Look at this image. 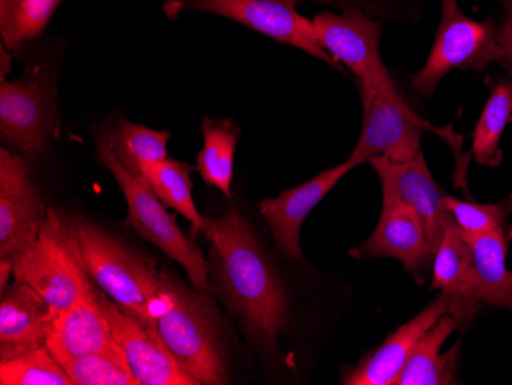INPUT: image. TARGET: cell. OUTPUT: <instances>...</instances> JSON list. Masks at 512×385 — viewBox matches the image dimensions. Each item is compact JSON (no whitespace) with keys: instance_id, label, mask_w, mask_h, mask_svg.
Returning a JSON list of instances; mask_svg holds the SVG:
<instances>
[{"instance_id":"1","label":"cell","mask_w":512,"mask_h":385,"mask_svg":"<svg viewBox=\"0 0 512 385\" xmlns=\"http://www.w3.org/2000/svg\"><path fill=\"white\" fill-rule=\"evenodd\" d=\"M211 241V275L221 298L240 321L247 338L263 352L275 353L289 324V300L249 221L237 208L206 218Z\"/></svg>"},{"instance_id":"2","label":"cell","mask_w":512,"mask_h":385,"mask_svg":"<svg viewBox=\"0 0 512 385\" xmlns=\"http://www.w3.org/2000/svg\"><path fill=\"white\" fill-rule=\"evenodd\" d=\"M92 283L140 323L152 326L163 309L168 272L86 220L69 223Z\"/></svg>"},{"instance_id":"3","label":"cell","mask_w":512,"mask_h":385,"mask_svg":"<svg viewBox=\"0 0 512 385\" xmlns=\"http://www.w3.org/2000/svg\"><path fill=\"white\" fill-rule=\"evenodd\" d=\"M151 327L198 385L229 382L220 315L207 293L189 289L168 274L163 309Z\"/></svg>"},{"instance_id":"4","label":"cell","mask_w":512,"mask_h":385,"mask_svg":"<svg viewBox=\"0 0 512 385\" xmlns=\"http://www.w3.org/2000/svg\"><path fill=\"white\" fill-rule=\"evenodd\" d=\"M14 280L33 287L56 312L71 309L96 290L71 226L46 209L36 240L11 258Z\"/></svg>"},{"instance_id":"5","label":"cell","mask_w":512,"mask_h":385,"mask_svg":"<svg viewBox=\"0 0 512 385\" xmlns=\"http://www.w3.org/2000/svg\"><path fill=\"white\" fill-rule=\"evenodd\" d=\"M96 152L99 162L111 171L125 195L128 205L125 226L134 229L140 237L155 244L171 260L181 264L188 272L194 289L203 293L211 292V263L204 258L197 243L178 228L174 215L166 211L163 201L155 195L151 186L122 165L103 132L97 135Z\"/></svg>"},{"instance_id":"6","label":"cell","mask_w":512,"mask_h":385,"mask_svg":"<svg viewBox=\"0 0 512 385\" xmlns=\"http://www.w3.org/2000/svg\"><path fill=\"white\" fill-rule=\"evenodd\" d=\"M361 93L364 122L358 143L348 160L355 166L373 157H384L394 162H407L421 152L425 129L437 132L454 146L459 155L460 139L453 128H434L417 116L402 94H391L373 83L358 82Z\"/></svg>"},{"instance_id":"7","label":"cell","mask_w":512,"mask_h":385,"mask_svg":"<svg viewBox=\"0 0 512 385\" xmlns=\"http://www.w3.org/2000/svg\"><path fill=\"white\" fill-rule=\"evenodd\" d=\"M502 62L493 22H477L460 11L457 0H442V19L427 63L411 77V88L430 97L451 70L483 71Z\"/></svg>"},{"instance_id":"8","label":"cell","mask_w":512,"mask_h":385,"mask_svg":"<svg viewBox=\"0 0 512 385\" xmlns=\"http://www.w3.org/2000/svg\"><path fill=\"white\" fill-rule=\"evenodd\" d=\"M296 5L295 0H168L165 13L175 17L195 11L226 17L342 71V66L319 45L312 20L302 16Z\"/></svg>"},{"instance_id":"9","label":"cell","mask_w":512,"mask_h":385,"mask_svg":"<svg viewBox=\"0 0 512 385\" xmlns=\"http://www.w3.org/2000/svg\"><path fill=\"white\" fill-rule=\"evenodd\" d=\"M57 126L54 79L42 68L27 77L0 83V134L19 154L39 157Z\"/></svg>"},{"instance_id":"10","label":"cell","mask_w":512,"mask_h":385,"mask_svg":"<svg viewBox=\"0 0 512 385\" xmlns=\"http://www.w3.org/2000/svg\"><path fill=\"white\" fill-rule=\"evenodd\" d=\"M312 24L319 45L339 66H347L358 82L401 94L379 51L382 27L378 20L359 10L322 11L313 17Z\"/></svg>"},{"instance_id":"11","label":"cell","mask_w":512,"mask_h":385,"mask_svg":"<svg viewBox=\"0 0 512 385\" xmlns=\"http://www.w3.org/2000/svg\"><path fill=\"white\" fill-rule=\"evenodd\" d=\"M46 209L22 154L0 151V260L27 249L42 228Z\"/></svg>"},{"instance_id":"12","label":"cell","mask_w":512,"mask_h":385,"mask_svg":"<svg viewBox=\"0 0 512 385\" xmlns=\"http://www.w3.org/2000/svg\"><path fill=\"white\" fill-rule=\"evenodd\" d=\"M100 303L138 385H198L184 372L152 327L140 323L99 289Z\"/></svg>"},{"instance_id":"13","label":"cell","mask_w":512,"mask_h":385,"mask_svg":"<svg viewBox=\"0 0 512 385\" xmlns=\"http://www.w3.org/2000/svg\"><path fill=\"white\" fill-rule=\"evenodd\" d=\"M350 254L356 260L390 257L401 261L404 269L419 284H424L425 275L433 269L436 255L417 212L402 201L388 197H384L375 232L361 246L352 249Z\"/></svg>"},{"instance_id":"14","label":"cell","mask_w":512,"mask_h":385,"mask_svg":"<svg viewBox=\"0 0 512 385\" xmlns=\"http://www.w3.org/2000/svg\"><path fill=\"white\" fill-rule=\"evenodd\" d=\"M367 163L378 174L384 197L402 201L421 217L431 249L436 254L445 228L453 218L444 205L447 195L431 175L424 154L419 152L407 162L373 157Z\"/></svg>"},{"instance_id":"15","label":"cell","mask_w":512,"mask_h":385,"mask_svg":"<svg viewBox=\"0 0 512 385\" xmlns=\"http://www.w3.org/2000/svg\"><path fill=\"white\" fill-rule=\"evenodd\" d=\"M355 168L356 166L347 158L341 165L325 169L307 183L287 189L278 197L261 201L258 209L269 224V228L272 229L278 252L293 260L306 263L302 254L301 241H299L302 223L321 203L322 198Z\"/></svg>"},{"instance_id":"16","label":"cell","mask_w":512,"mask_h":385,"mask_svg":"<svg viewBox=\"0 0 512 385\" xmlns=\"http://www.w3.org/2000/svg\"><path fill=\"white\" fill-rule=\"evenodd\" d=\"M56 315V310L33 287L14 280L0 298V359L46 346Z\"/></svg>"},{"instance_id":"17","label":"cell","mask_w":512,"mask_h":385,"mask_svg":"<svg viewBox=\"0 0 512 385\" xmlns=\"http://www.w3.org/2000/svg\"><path fill=\"white\" fill-rule=\"evenodd\" d=\"M448 313V303L442 295L425 307L413 320L399 327L384 343L365 356L352 370L344 375L345 385H394L411 353L416 349L425 332Z\"/></svg>"},{"instance_id":"18","label":"cell","mask_w":512,"mask_h":385,"mask_svg":"<svg viewBox=\"0 0 512 385\" xmlns=\"http://www.w3.org/2000/svg\"><path fill=\"white\" fill-rule=\"evenodd\" d=\"M471 269V244L451 220L434 255L431 289H439L440 295L447 300L448 313L457 321V327L470 323L480 307L474 297Z\"/></svg>"},{"instance_id":"19","label":"cell","mask_w":512,"mask_h":385,"mask_svg":"<svg viewBox=\"0 0 512 385\" xmlns=\"http://www.w3.org/2000/svg\"><path fill=\"white\" fill-rule=\"evenodd\" d=\"M46 347L59 362L117 347L100 303L99 287L71 309L57 312Z\"/></svg>"},{"instance_id":"20","label":"cell","mask_w":512,"mask_h":385,"mask_svg":"<svg viewBox=\"0 0 512 385\" xmlns=\"http://www.w3.org/2000/svg\"><path fill=\"white\" fill-rule=\"evenodd\" d=\"M465 238L473 249L471 280L477 303L512 310V272L506 267V232H486Z\"/></svg>"},{"instance_id":"21","label":"cell","mask_w":512,"mask_h":385,"mask_svg":"<svg viewBox=\"0 0 512 385\" xmlns=\"http://www.w3.org/2000/svg\"><path fill=\"white\" fill-rule=\"evenodd\" d=\"M456 327L457 321L445 313L428 332H425L405 364L398 385L457 384L460 344L457 343L445 355L440 353V349Z\"/></svg>"},{"instance_id":"22","label":"cell","mask_w":512,"mask_h":385,"mask_svg":"<svg viewBox=\"0 0 512 385\" xmlns=\"http://www.w3.org/2000/svg\"><path fill=\"white\" fill-rule=\"evenodd\" d=\"M203 148L197 157L195 171L207 186L217 188L226 198H232L235 152L241 129L234 120L204 117L201 122Z\"/></svg>"},{"instance_id":"23","label":"cell","mask_w":512,"mask_h":385,"mask_svg":"<svg viewBox=\"0 0 512 385\" xmlns=\"http://www.w3.org/2000/svg\"><path fill=\"white\" fill-rule=\"evenodd\" d=\"M192 171H195L194 166L168 157L145 166L140 177L151 186L155 195L163 201V205L174 209L191 223V235L195 238L203 231L206 218L201 217L195 206Z\"/></svg>"},{"instance_id":"24","label":"cell","mask_w":512,"mask_h":385,"mask_svg":"<svg viewBox=\"0 0 512 385\" xmlns=\"http://www.w3.org/2000/svg\"><path fill=\"white\" fill-rule=\"evenodd\" d=\"M103 134L122 165L138 177L145 166L168 158L169 131H157L120 117Z\"/></svg>"},{"instance_id":"25","label":"cell","mask_w":512,"mask_h":385,"mask_svg":"<svg viewBox=\"0 0 512 385\" xmlns=\"http://www.w3.org/2000/svg\"><path fill=\"white\" fill-rule=\"evenodd\" d=\"M63 0H0V37L8 53L34 42L50 25Z\"/></svg>"},{"instance_id":"26","label":"cell","mask_w":512,"mask_h":385,"mask_svg":"<svg viewBox=\"0 0 512 385\" xmlns=\"http://www.w3.org/2000/svg\"><path fill=\"white\" fill-rule=\"evenodd\" d=\"M512 122V82L497 83L483 108L473 134V155L482 166L496 168L502 163L500 139Z\"/></svg>"},{"instance_id":"27","label":"cell","mask_w":512,"mask_h":385,"mask_svg":"<svg viewBox=\"0 0 512 385\" xmlns=\"http://www.w3.org/2000/svg\"><path fill=\"white\" fill-rule=\"evenodd\" d=\"M0 384L74 385V382L50 349L43 346L25 355L0 359Z\"/></svg>"},{"instance_id":"28","label":"cell","mask_w":512,"mask_h":385,"mask_svg":"<svg viewBox=\"0 0 512 385\" xmlns=\"http://www.w3.org/2000/svg\"><path fill=\"white\" fill-rule=\"evenodd\" d=\"M74 385H138L120 347L60 362Z\"/></svg>"},{"instance_id":"29","label":"cell","mask_w":512,"mask_h":385,"mask_svg":"<svg viewBox=\"0 0 512 385\" xmlns=\"http://www.w3.org/2000/svg\"><path fill=\"white\" fill-rule=\"evenodd\" d=\"M444 205L465 237H477L486 232H506L512 215V194L496 205H479L447 195Z\"/></svg>"},{"instance_id":"30","label":"cell","mask_w":512,"mask_h":385,"mask_svg":"<svg viewBox=\"0 0 512 385\" xmlns=\"http://www.w3.org/2000/svg\"><path fill=\"white\" fill-rule=\"evenodd\" d=\"M296 4L301 2H318V4L329 5L339 10H359L371 17L388 16V0H295Z\"/></svg>"},{"instance_id":"31","label":"cell","mask_w":512,"mask_h":385,"mask_svg":"<svg viewBox=\"0 0 512 385\" xmlns=\"http://www.w3.org/2000/svg\"><path fill=\"white\" fill-rule=\"evenodd\" d=\"M505 5L506 19L497 33L500 51H502V65L512 70V0H502Z\"/></svg>"},{"instance_id":"32","label":"cell","mask_w":512,"mask_h":385,"mask_svg":"<svg viewBox=\"0 0 512 385\" xmlns=\"http://www.w3.org/2000/svg\"><path fill=\"white\" fill-rule=\"evenodd\" d=\"M14 275L13 263L10 260H0V290L4 292L8 286V277Z\"/></svg>"},{"instance_id":"33","label":"cell","mask_w":512,"mask_h":385,"mask_svg":"<svg viewBox=\"0 0 512 385\" xmlns=\"http://www.w3.org/2000/svg\"><path fill=\"white\" fill-rule=\"evenodd\" d=\"M509 73H511V76H512V70H509Z\"/></svg>"}]
</instances>
